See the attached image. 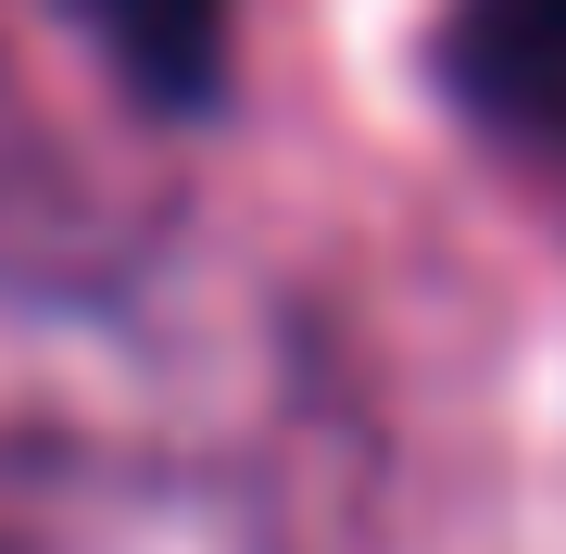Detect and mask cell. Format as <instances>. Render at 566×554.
<instances>
[{"label": "cell", "instance_id": "cell-1", "mask_svg": "<svg viewBox=\"0 0 566 554\" xmlns=\"http://www.w3.org/2000/svg\"><path fill=\"white\" fill-rule=\"evenodd\" d=\"M465 88L491 114L566 139V0H479L465 13Z\"/></svg>", "mask_w": 566, "mask_h": 554}, {"label": "cell", "instance_id": "cell-2", "mask_svg": "<svg viewBox=\"0 0 566 554\" xmlns=\"http://www.w3.org/2000/svg\"><path fill=\"white\" fill-rule=\"evenodd\" d=\"M88 13H102L114 63L139 88H164V102H202L227 63V0H88Z\"/></svg>", "mask_w": 566, "mask_h": 554}]
</instances>
